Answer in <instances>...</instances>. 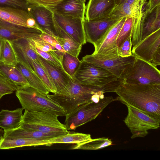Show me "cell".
Masks as SVG:
<instances>
[{"label":"cell","instance_id":"6da1fadb","mask_svg":"<svg viewBox=\"0 0 160 160\" xmlns=\"http://www.w3.org/2000/svg\"><path fill=\"white\" fill-rule=\"evenodd\" d=\"M115 92L116 100L160 118V84L133 85L122 82Z\"/></svg>","mask_w":160,"mask_h":160},{"label":"cell","instance_id":"7a4b0ae2","mask_svg":"<svg viewBox=\"0 0 160 160\" xmlns=\"http://www.w3.org/2000/svg\"><path fill=\"white\" fill-rule=\"evenodd\" d=\"M104 93L102 88L83 85L70 78L64 88L47 97L62 108L67 114L83 104L98 102L104 97Z\"/></svg>","mask_w":160,"mask_h":160},{"label":"cell","instance_id":"3957f363","mask_svg":"<svg viewBox=\"0 0 160 160\" xmlns=\"http://www.w3.org/2000/svg\"><path fill=\"white\" fill-rule=\"evenodd\" d=\"M81 61L73 79L80 84L102 88L105 93L115 92L122 83L121 80L105 69Z\"/></svg>","mask_w":160,"mask_h":160},{"label":"cell","instance_id":"277c9868","mask_svg":"<svg viewBox=\"0 0 160 160\" xmlns=\"http://www.w3.org/2000/svg\"><path fill=\"white\" fill-rule=\"evenodd\" d=\"M16 95L23 109L29 111L43 112L65 116L64 110L52 100L31 86L16 91Z\"/></svg>","mask_w":160,"mask_h":160},{"label":"cell","instance_id":"5b68a950","mask_svg":"<svg viewBox=\"0 0 160 160\" xmlns=\"http://www.w3.org/2000/svg\"><path fill=\"white\" fill-rule=\"evenodd\" d=\"M115 100L112 96L104 97L98 102H91L80 106L67 114L64 124L67 130H75L96 118L104 109Z\"/></svg>","mask_w":160,"mask_h":160},{"label":"cell","instance_id":"8992f818","mask_svg":"<svg viewBox=\"0 0 160 160\" xmlns=\"http://www.w3.org/2000/svg\"><path fill=\"white\" fill-rule=\"evenodd\" d=\"M126 106L128 114L124 122L132 134V139L144 138L148 134L149 130L159 127L160 118L131 106Z\"/></svg>","mask_w":160,"mask_h":160},{"label":"cell","instance_id":"52a82bcc","mask_svg":"<svg viewBox=\"0 0 160 160\" xmlns=\"http://www.w3.org/2000/svg\"><path fill=\"white\" fill-rule=\"evenodd\" d=\"M58 116L45 112L25 110L20 127L43 132L68 133L64 124L58 120Z\"/></svg>","mask_w":160,"mask_h":160},{"label":"cell","instance_id":"ba28073f","mask_svg":"<svg viewBox=\"0 0 160 160\" xmlns=\"http://www.w3.org/2000/svg\"><path fill=\"white\" fill-rule=\"evenodd\" d=\"M123 82L133 85L160 84V71L151 63L136 57Z\"/></svg>","mask_w":160,"mask_h":160},{"label":"cell","instance_id":"9c48e42d","mask_svg":"<svg viewBox=\"0 0 160 160\" xmlns=\"http://www.w3.org/2000/svg\"><path fill=\"white\" fill-rule=\"evenodd\" d=\"M136 57L132 54L128 57L119 56L105 58L92 54L86 55L81 61L101 67L111 73L118 79H123L134 63Z\"/></svg>","mask_w":160,"mask_h":160},{"label":"cell","instance_id":"30bf717a","mask_svg":"<svg viewBox=\"0 0 160 160\" xmlns=\"http://www.w3.org/2000/svg\"><path fill=\"white\" fill-rule=\"evenodd\" d=\"M126 18H121L93 44L94 51L92 54L105 58L119 56L118 52L117 39Z\"/></svg>","mask_w":160,"mask_h":160},{"label":"cell","instance_id":"8fae6325","mask_svg":"<svg viewBox=\"0 0 160 160\" xmlns=\"http://www.w3.org/2000/svg\"><path fill=\"white\" fill-rule=\"evenodd\" d=\"M121 18L109 15L89 21L85 19L83 24L86 42L93 45Z\"/></svg>","mask_w":160,"mask_h":160},{"label":"cell","instance_id":"7c38bea8","mask_svg":"<svg viewBox=\"0 0 160 160\" xmlns=\"http://www.w3.org/2000/svg\"><path fill=\"white\" fill-rule=\"evenodd\" d=\"M53 13L57 23L76 43L82 46L86 43L82 20Z\"/></svg>","mask_w":160,"mask_h":160},{"label":"cell","instance_id":"4fadbf2b","mask_svg":"<svg viewBox=\"0 0 160 160\" xmlns=\"http://www.w3.org/2000/svg\"><path fill=\"white\" fill-rule=\"evenodd\" d=\"M0 19L19 26L40 29L35 20L27 10L0 6Z\"/></svg>","mask_w":160,"mask_h":160},{"label":"cell","instance_id":"5bb4252c","mask_svg":"<svg viewBox=\"0 0 160 160\" xmlns=\"http://www.w3.org/2000/svg\"><path fill=\"white\" fill-rule=\"evenodd\" d=\"M28 11L43 33L53 37H58L52 11L44 7L30 4Z\"/></svg>","mask_w":160,"mask_h":160},{"label":"cell","instance_id":"9a60e30c","mask_svg":"<svg viewBox=\"0 0 160 160\" xmlns=\"http://www.w3.org/2000/svg\"><path fill=\"white\" fill-rule=\"evenodd\" d=\"M160 49V29L142 40L133 47L132 54L136 57L151 63L152 58Z\"/></svg>","mask_w":160,"mask_h":160},{"label":"cell","instance_id":"2e32d148","mask_svg":"<svg viewBox=\"0 0 160 160\" xmlns=\"http://www.w3.org/2000/svg\"><path fill=\"white\" fill-rule=\"evenodd\" d=\"M42 32L35 29L19 26L0 19V36L11 41L21 38H34Z\"/></svg>","mask_w":160,"mask_h":160},{"label":"cell","instance_id":"e0dca14e","mask_svg":"<svg viewBox=\"0 0 160 160\" xmlns=\"http://www.w3.org/2000/svg\"><path fill=\"white\" fill-rule=\"evenodd\" d=\"M27 39L21 38L11 42L18 62L34 71L32 62L35 61L39 63V55L32 48Z\"/></svg>","mask_w":160,"mask_h":160},{"label":"cell","instance_id":"ac0fdd59","mask_svg":"<svg viewBox=\"0 0 160 160\" xmlns=\"http://www.w3.org/2000/svg\"><path fill=\"white\" fill-rule=\"evenodd\" d=\"M116 5L115 0H89L85 19L89 21L109 16Z\"/></svg>","mask_w":160,"mask_h":160},{"label":"cell","instance_id":"d6986e66","mask_svg":"<svg viewBox=\"0 0 160 160\" xmlns=\"http://www.w3.org/2000/svg\"><path fill=\"white\" fill-rule=\"evenodd\" d=\"M86 6L80 0H63L55 8L50 9L53 12L61 15L85 19Z\"/></svg>","mask_w":160,"mask_h":160},{"label":"cell","instance_id":"ffe728a7","mask_svg":"<svg viewBox=\"0 0 160 160\" xmlns=\"http://www.w3.org/2000/svg\"><path fill=\"white\" fill-rule=\"evenodd\" d=\"M68 133L43 132L20 127L13 130L4 131L3 137L23 138L49 140L51 138L65 135Z\"/></svg>","mask_w":160,"mask_h":160},{"label":"cell","instance_id":"44dd1931","mask_svg":"<svg viewBox=\"0 0 160 160\" xmlns=\"http://www.w3.org/2000/svg\"><path fill=\"white\" fill-rule=\"evenodd\" d=\"M141 40L160 29V4L151 12H143L141 19Z\"/></svg>","mask_w":160,"mask_h":160},{"label":"cell","instance_id":"7402d4cb","mask_svg":"<svg viewBox=\"0 0 160 160\" xmlns=\"http://www.w3.org/2000/svg\"><path fill=\"white\" fill-rule=\"evenodd\" d=\"M39 64L54 84L58 92L68 84L70 77L66 73L56 68L39 55Z\"/></svg>","mask_w":160,"mask_h":160},{"label":"cell","instance_id":"603a6c76","mask_svg":"<svg viewBox=\"0 0 160 160\" xmlns=\"http://www.w3.org/2000/svg\"><path fill=\"white\" fill-rule=\"evenodd\" d=\"M52 144L49 140L28 138H5L0 140V149H7L25 146H46Z\"/></svg>","mask_w":160,"mask_h":160},{"label":"cell","instance_id":"cb8c5ba5","mask_svg":"<svg viewBox=\"0 0 160 160\" xmlns=\"http://www.w3.org/2000/svg\"><path fill=\"white\" fill-rule=\"evenodd\" d=\"M23 110L22 108L12 110H2L0 112V128L7 131L20 127L22 122Z\"/></svg>","mask_w":160,"mask_h":160},{"label":"cell","instance_id":"d4e9b609","mask_svg":"<svg viewBox=\"0 0 160 160\" xmlns=\"http://www.w3.org/2000/svg\"><path fill=\"white\" fill-rule=\"evenodd\" d=\"M0 73L12 84L17 90L24 87L30 86L16 66L6 64L0 62Z\"/></svg>","mask_w":160,"mask_h":160},{"label":"cell","instance_id":"484cf974","mask_svg":"<svg viewBox=\"0 0 160 160\" xmlns=\"http://www.w3.org/2000/svg\"><path fill=\"white\" fill-rule=\"evenodd\" d=\"M54 21L58 37H54L62 47L66 53L78 58L82 45L76 43L58 26L54 19Z\"/></svg>","mask_w":160,"mask_h":160},{"label":"cell","instance_id":"4316f807","mask_svg":"<svg viewBox=\"0 0 160 160\" xmlns=\"http://www.w3.org/2000/svg\"><path fill=\"white\" fill-rule=\"evenodd\" d=\"M16 66L21 71L31 87L45 96H47L49 94V92L34 71L30 70L19 62Z\"/></svg>","mask_w":160,"mask_h":160},{"label":"cell","instance_id":"83f0119b","mask_svg":"<svg viewBox=\"0 0 160 160\" xmlns=\"http://www.w3.org/2000/svg\"><path fill=\"white\" fill-rule=\"evenodd\" d=\"M91 135L75 132H69L64 135L51 138L49 140L52 144H79L92 139Z\"/></svg>","mask_w":160,"mask_h":160},{"label":"cell","instance_id":"f1b7e54d","mask_svg":"<svg viewBox=\"0 0 160 160\" xmlns=\"http://www.w3.org/2000/svg\"><path fill=\"white\" fill-rule=\"evenodd\" d=\"M40 35L34 38H28V42L42 51L49 53L62 63L64 53L59 51L48 43Z\"/></svg>","mask_w":160,"mask_h":160},{"label":"cell","instance_id":"f546056e","mask_svg":"<svg viewBox=\"0 0 160 160\" xmlns=\"http://www.w3.org/2000/svg\"><path fill=\"white\" fill-rule=\"evenodd\" d=\"M112 142L108 138L103 137L90 140L76 144L70 149L96 150L102 148L112 145Z\"/></svg>","mask_w":160,"mask_h":160},{"label":"cell","instance_id":"4dcf8cb0","mask_svg":"<svg viewBox=\"0 0 160 160\" xmlns=\"http://www.w3.org/2000/svg\"><path fill=\"white\" fill-rule=\"evenodd\" d=\"M142 11V9L135 8L126 1L120 5H116L110 15L120 18L132 17L136 14Z\"/></svg>","mask_w":160,"mask_h":160},{"label":"cell","instance_id":"1f68e13d","mask_svg":"<svg viewBox=\"0 0 160 160\" xmlns=\"http://www.w3.org/2000/svg\"><path fill=\"white\" fill-rule=\"evenodd\" d=\"M81 62L78 58L65 52L63 56L62 64L65 72L73 79Z\"/></svg>","mask_w":160,"mask_h":160},{"label":"cell","instance_id":"d6a6232c","mask_svg":"<svg viewBox=\"0 0 160 160\" xmlns=\"http://www.w3.org/2000/svg\"><path fill=\"white\" fill-rule=\"evenodd\" d=\"M1 62L14 66H16L18 63L12 42L8 39H4V40Z\"/></svg>","mask_w":160,"mask_h":160},{"label":"cell","instance_id":"836d02e7","mask_svg":"<svg viewBox=\"0 0 160 160\" xmlns=\"http://www.w3.org/2000/svg\"><path fill=\"white\" fill-rule=\"evenodd\" d=\"M32 64L34 72L43 82L48 91L53 93H55L56 90L55 85L39 63L33 61Z\"/></svg>","mask_w":160,"mask_h":160},{"label":"cell","instance_id":"e575fe53","mask_svg":"<svg viewBox=\"0 0 160 160\" xmlns=\"http://www.w3.org/2000/svg\"><path fill=\"white\" fill-rule=\"evenodd\" d=\"M142 12L137 14L132 17L131 41L133 47L136 46L141 41V19Z\"/></svg>","mask_w":160,"mask_h":160},{"label":"cell","instance_id":"d590c367","mask_svg":"<svg viewBox=\"0 0 160 160\" xmlns=\"http://www.w3.org/2000/svg\"><path fill=\"white\" fill-rule=\"evenodd\" d=\"M132 26V17H127L117 39L118 47L130 35H131Z\"/></svg>","mask_w":160,"mask_h":160},{"label":"cell","instance_id":"8d00e7d4","mask_svg":"<svg viewBox=\"0 0 160 160\" xmlns=\"http://www.w3.org/2000/svg\"><path fill=\"white\" fill-rule=\"evenodd\" d=\"M28 43L32 48L38 55L44 58L56 68L65 72L62 67V63L58 60L49 53L42 51L29 42Z\"/></svg>","mask_w":160,"mask_h":160},{"label":"cell","instance_id":"74e56055","mask_svg":"<svg viewBox=\"0 0 160 160\" xmlns=\"http://www.w3.org/2000/svg\"><path fill=\"white\" fill-rule=\"evenodd\" d=\"M29 5L26 0H0L1 7H8L28 10Z\"/></svg>","mask_w":160,"mask_h":160},{"label":"cell","instance_id":"f35d334b","mask_svg":"<svg viewBox=\"0 0 160 160\" xmlns=\"http://www.w3.org/2000/svg\"><path fill=\"white\" fill-rule=\"evenodd\" d=\"M132 46L131 35H130L118 47V52L119 56L126 57L132 55Z\"/></svg>","mask_w":160,"mask_h":160},{"label":"cell","instance_id":"ab89813d","mask_svg":"<svg viewBox=\"0 0 160 160\" xmlns=\"http://www.w3.org/2000/svg\"><path fill=\"white\" fill-rule=\"evenodd\" d=\"M16 87L0 73V94L4 96L12 93Z\"/></svg>","mask_w":160,"mask_h":160},{"label":"cell","instance_id":"60d3db41","mask_svg":"<svg viewBox=\"0 0 160 160\" xmlns=\"http://www.w3.org/2000/svg\"><path fill=\"white\" fill-rule=\"evenodd\" d=\"M29 4L46 8L49 9L55 8L63 0H26Z\"/></svg>","mask_w":160,"mask_h":160},{"label":"cell","instance_id":"b9f144b4","mask_svg":"<svg viewBox=\"0 0 160 160\" xmlns=\"http://www.w3.org/2000/svg\"><path fill=\"white\" fill-rule=\"evenodd\" d=\"M40 36L45 41L59 51L63 53L65 52L62 47L54 37L44 33H42Z\"/></svg>","mask_w":160,"mask_h":160},{"label":"cell","instance_id":"7bdbcfd3","mask_svg":"<svg viewBox=\"0 0 160 160\" xmlns=\"http://www.w3.org/2000/svg\"><path fill=\"white\" fill-rule=\"evenodd\" d=\"M159 4L160 0H149L147 4V10L148 11L150 12Z\"/></svg>","mask_w":160,"mask_h":160},{"label":"cell","instance_id":"ee69618b","mask_svg":"<svg viewBox=\"0 0 160 160\" xmlns=\"http://www.w3.org/2000/svg\"><path fill=\"white\" fill-rule=\"evenodd\" d=\"M151 63L156 67L160 65V49L153 56Z\"/></svg>","mask_w":160,"mask_h":160},{"label":"cell","instance_id":"f6af8a7d","mask_svg":"<svg viewBox=\"0 0 160 160\" xmlns=\"http://www.w3.org/2000/svg\"><path fill=\"white\" fill-rule=\"evenodd\" d=\"M126 1L132 6H135L141 3L146 2V0H127Z\"/></svg>","mask_w":160,"mask_h":160},{"label":"cell","instance_id":"bcb514c9","mask_svg":"<svg viewBox=\"0 0 160 160\" xmlns=\"http://www.w3.org/2000/svg\"><path fill=\"white\" fill-rule=\"evenodd\" d=\"M4 39L0 36V62H1L2 60V52Z\"/></svg>","mask_w":160,"mask_h":160},{"label":"cell","instance_id":"7dc6e473","mask_svg":"<svg viewBox=\"0 0 160 160\" xmlns=\"http://www.w3.org/2000/svg\"><path fill=\"white\" fill-rule=\"evenodd\" d=\"M116 3V5H120L125 2L127 0H115Z\"/></svg>","mask_w":160,"mask_h":160},{"label":"cell","instance_id":"c3c4849f","mask_svg":"<svg viewBox=\"0 0 160 160\" xmlns=\"http://www.w3.org/2000/svg\"><path fill=\"white\" fill-rule=\"evenodd\" d=\"M4 131L2 128H0V140L3 137Z\"/></svg>","mask_w":160,"mask_h":160},{"label":"cell","instance_id":"681fc988","mask_svg":"<svg viewBox=\"0 0 160 160\" xmlns=\"http://www.w3.org/2000/svg\"><path fill=\"white\" fill-rule=\"evenodd\" d=\"M81 0V1H82V2H84V3H85V2H86V0Z\"/></svg>","mask_w":160,"mask_h":160},{"label":"cell","instance_id":"f907efd6","mask_svg":"<svg viewBox=\"0 0 160 160\" xmlns=\"http://www.w3.org/2000/svg\"><path fill=\"white\" fill-rule=\"evenodd\" d=\"M2 95L0 94V99L3 96Z\"/></svg>","mask_w":160,"mask_h":160}]
</instances>
